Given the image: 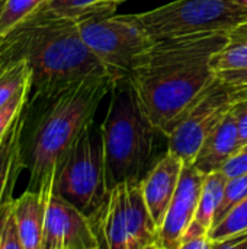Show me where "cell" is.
<instances>
[{
	"instance_id": "cell-1",
	"label": "cell",
	"mask_w": 247,
	"mask_h": 249,
	"mask_svg": "<svg viewBox=\"0 0 247 249\" xmlns=\"http://www.w3.org/2000/svg\"><path fill=\"white\" fill-rule=\"evenodd\" d=\"M115 79L108 71L89 74L57 90L32 95L22 111V160L29 171V191L52 188L54 177L95 114Z\"/></svg>"
},
{
	"instance_id": "cell-2",
	"label": "cell",
	"mask_w": 247,
	"mask_h": 249,
	"mask_svg": "<svg viewBox=\"0 0 247 249\" xmlns=\"http://www.w3.org/2000/svg\"><path fill=\"white\" fill-rule=\"evenodd\" d=\"M230 34L159 39L132 70V82L150 121L169 136L198 95L214 80L213 57Z\"/></svg>"
},
{
	"instance_id": "cell-3",
	"label": "cell",
	"mask_w": 247,
	"mask_h": 249,
	"mask_svg": "<svg viewBox=\"0 0 247 249\" xmlns=\"http://www.w3.org/2000/svg\"><path fill=\"white\" fill-rule=\"evenodd\" d=\"M19 60L32 71V95L108 71L82 39L76 20L38 12L0 38V64Z\"/></svg>"
},
{
	"instance_id": "cell-4",
	"label": "cell",
	"mask_w": 247,
	"mask_h": 249,
	"mask_svg": "<svg viewBox=\"0 0 247 249\" xmlns=\"http://www.w3.org/2000/svg\"><path fill=\"white\" fill-rule=\"evenodd\" d=\"M100 130L109 191L119 184H141L162 159H154L157 137L166 134L150 121L130 77L115 80Z\"/></svg>"
},
{
	"instance_id": "cell-5",
	"label": "cell",
	"mask_w": 247,
	"mask_h": 249,
	"mask_svg": "<svg viewBox=\"0 0 247 249\" xmlns=\"http://www.w3.org/2000/svg\"><path fill=\"white\" fill-rule=\"evenodd\" d=\"M134 16L154 41L204 34L233 35L247 28V7L229 0H175Z\"/></svg>"
},
{
	"instance_id": "cell-6",
	"label": "cell",
	"mask_w": 247,
	"mask_h": 249,
	"mask_svg": "<svg viewBox=\"0 0 247 249\" xmlns=\"http://www.w3.org/2000/svg\"><path fill=\"white\" fill-rule=\"evenodd\" d=\"M52 193L74 206L87 219L95 217L108 203L105 153L100 127L95 121L83 131L58 168Z\"/></svg>"
},
{
	"instance_id": "cell-7",
	"label": "cell",
	"mask_w": 247,
	"mask_h": 249,
	"mask_svg": "<svg viewBox=\"0 0 247 249\" xmlns=\"http://www.w3.org/2000/svg\"><path fill=\"white\" fill-rule=\"evenodd\" d=\"M76 22L87 48L115 80L130 77L156 42L134 15L100 12Z\"/></svg>"
},
{
	"instance_id": "cell-8",
	"label": "cell",
	"mask_w": 247,
	"mask_h": 249,
	"mask_svg": "<svg viewBox=\"0 0 247 249\" xmlns=\"http://www.w3.org/2000/svg\"><path fill=\"white\" fill-rule=\"evenodd\" d=\"M246 93V86L230 85L215 74L167 136V152L192 163L207 137Z\"/></svg>"
},
{
	"instance_id": "cell-9",
	"label": "cell",
	"mask_w": 247,
	"mask_h": 249,
	"mask_svg": "<svg viewBox=\"0 0 247 249\" xmlns=\"http://www.w3.org/2000/svg\"><path fill=\"white\" fill-rule=\"evenodd\" d=\"M99 247L90 220L74 206L51 193L41 249H95Z\"/></svg>"
},
{
	"instance_id": "cell-10",
	"label": "cell",
	"mask_w": 247,
	"mask_h": 249,
	"mask_svg": "<svg viewBox=\"0 0 247 249\" xmlns=\"http://www.w3.org/2000/svg\"><path fill=\"white\" fill-rule=\"evenodd\" d=\"M204 179L205 175L195 169L192 163L183 165L179 185L159 232L157 247L165 249H179L186 229L197 216Z\"/></svg>"
},
{
	"instance_id": "cell-11",
	"label": "cell",
	"mask_w": 247,
	"mask_h": 249,
	"mask_svg": "<svg viewBox=\"0 0 247 249\" xmlns=\"http://www.w3.org/2000/svg\"><path fill=\"white\" fill-rule=\"evenodd\" d=\"M183 165L185 162L181 158L167 152L140 184L144 201L159 231L179 185Z\"/></svg>"
},
{
	"instance_id": "cell-12",
	"label": "cell",
	"mask_w": 247,
	"mask_h": 249,
	"mask_svg": "<svg viewBox=\"0 0 247 249\" xmlns=\"http://www.w3.org/2000/svg\"><path fill=\"white\" fill-rule=\"evenodd\" d=\"M240 149L239 127L231 109L226 120L202 143L192 165L204 175L220 172Z\"/></svg>"
},
{
	"instance_id": "cell-13",
	"label": "cell",
	"mask_w": 247,
	"mask_h": 249,
	"mask_svg": "<svg viewBox=\"0 0 247 249\" xmlns=\"http://www.w3.org/2000/svg\"><path fill=\"white\" fill-rule=\"evenodd\" d=\"M52 188L41 191L26 190L13 200V216L25 249H41L44 236L45 213Z\"/></svg>"
},
{
	"instance_id": "cell-14",
	"label": "cell",
	"mask_w": 247,
	"mask_h": 249,
	"mask_svg": "<svg viewBox=\"0 0 247 249\" xmlns=\"http://www.w3.org/2000/svg\"><path fill=\"white\" fill-rule=\"evenodd\" d=\"M127 217L130 232L128 249H144L150 245H159L160 231L144 201L140 184H128Z\"/></svg>"
},
{
	"instance_id": "cell-15",
	"label": "cell",
	"mask_w": 247,
	"mask_h": 249,
	"mask_svg": "<svg viewBox=\"0 0 247 249\" xmlns=\"http://www.w3.org/2000/svg\"><path fill=\"white\" fill-rule=\"evenodd\" d=\"M127 201L128 184H119L111 190L108 203L100 212L102 229L109 249H128L130 245Z\"/></svg>"
},
{
	"instance_id": "cell-16",
	"label": "cell",
	"mask_w": 247,
	"mask_h": 249,
	"mask_svg": "<svg viewBox=\"0 0 247 249\" xmlns=\"http://www.w3.org/2000/svg\"><path fill=\"white\" fill-rule=\"evenodd\" d=\"M22 114L0 142V207L12 201V193L23 166L22 160Z\"/></svg>"
},
{
	"instance_id": "cell-17",
	"label": "cell",
	"mask_w": 247,
	"mask_h": 249,
	"mask_svg": "<svg viewBox=\"0 0 247 249\" xmlns=\"http://www.w3.org/2000/svg\"><path fill=\"white\" fill-rule=\"evenodd\" d=\"M116 7L114 0H47L38 13L79 20L100 12H115Z\"/></svg>"
},
{
	"instance_id": "cell-18",
	"label": "cell",
	"mask_w": 247,
	"mask_h": 249,
	"mask_svg": "<svg viewBox=\"0 0 247 249\" xmlns=\"http://www.w3.org/2000/svg\"><path fill=\"white\" fill-rule=\"evenodd\" d=\"M226 184H227V177L221 171L205 175L195 220H198L208 231L213 228L214 217L223 201Z\"/></svg>"
},
{
	"instance_id": "cell-19",
	"label": "cell",
	"mask_w": 247,
	"mask_h": 249,
	"mask_svg": "<svg viewBox=\"0 0 247 249\" xmlns=\"http://www.w3.org/2000/svg\"><path fill=\"white\" fill-rule=\"evenodd\" d=\"M26 88H32V71L26 61L0 64V108Z\"/></svg>"
},
{
	"instance_id": "cell-20",
	"label": "cell",
	"mask_w": 247,
	"mask_h": 249,
	"mask_svg": "<svg viewBox=\"0 0 247 249\" xmlns=\"http://www.w3.org/2000/svg\"><path fill=\"white\" fill-rule=\"evenodd\" d=\"M211 67L215 74L223 71L247 70V28L230 35V42L213 57Z\"/></svg>"
},
{
	"instance_id": "cell-21",
	"label": "cell",
	"mask_w": 247,
	"mask_h": 249,
	"mask_svg": "<svg viewBox=\"0 0 247 249\" xmlns=\"http://www.w3.org/2000/svg\"><path fill=\"white\" fill-rule=\"evenodd\" d=\"M47 0H6L0 15V38L6 36L19 23L26 20Z\"/></svg>"
},
{
	"instance_id": "cell-22",
	"label": "cell",
	"mask_w": 247,
	"mask_h": 249,
	"mask_svg": "<svg viewBox=\"0 0 247 249\" xmlns=\"http://www.w3.org/2000/svg\"><path fill=\"white\" fill-rule=\"evenodd\" d=\"M243 232H247V198L231 209L217 225H214L208 231V236L214 242L240 235Z\"/></svg>"
},
{
	"instance_id": "cell-23",
	"label": "cell",
	"mask_w": 247,
	"mask_h": 249,
	"mask_svg": "<svg viewBox=\"0 0 247 249\" xmlns=\"http://www.w3.org/2000/svg\"><path fill=\"white\" fill-rule=\"evenodd\" d=\"M247 198V174L240 175L231 179H227L226 190H224V197L220 204V209L214 217V225H217L231 209H234L237 204L245 201Z\"/></svg>"
},
{
	"instance_id": "cell-24",
	"label": "cell",
	"mask_w": 247,
	"mask_h": 249,
	"mask_svg": "<svg viewBox=\"0 0 247 249\" xmlns=\"http://www.w3.org/2000/svg\"><path fill=\"white\" fill-rule=\"evenodd\" d=\"M0 249H25L13 216V200L0 207Z\"/></svg>"
},
{
	"instance_id": "cell-25",
	"label": "cell",
	"mask_w": 247,
	"mask_h": 249,
	"mask_svg": "<svg viewBox=\"0 0 247 249\" xmlns=\"http://www.w3.org/2000/svg\"><path fill=\"white\" fill-rule=\"evenodd\" d=\"M31 90L32 88H26L19 95H16L10 102H7L4 107L0 108V142L4 139V136L7 134L13 123L17 120V117L22 114L26 102L29 101Z\"/></svg>"
},
{
	"instance_id": "cell-26",
	"label": "cell",
	"mask_w": 247,
	"mask_h": 249,
	"mask_svg": "<svg viewBox=\"0 0 247 249\" xmlns=\"http://www.w3.org/2000/svg\"><path fill=\"white\" fill-rule=\"evenodd\" d=\"M213 241L208 236V229L202 226L198 220L194 222L186 229L179 249H211Z\"/></svg>"
},
{
	"instance_id": "cell-27",
	"label": "cell",
	"mask_w": 247,
	"mask_h": 249,
	"mask_svg": "<svg viewBox=\"0 0 247 249\" xmlns=\"http://www.w3.org/2000/svg\"><path fill=\"white\" fill-rule=\"evenodd\" d=\"M227 179L240 177V175H246L247 174V146L242 147L223 168L221 171Z\"/></svg>"
},
{
	"instance_id": "cell-28",
	"label": "cell",
	"mask_w": 247,
	"mask_h": 249,
	"mask_svg": "<svg viewBox=\"0 0 247 249\" xmlns=\"http://www.w3.org/2000/svg\"><path fill=\"white\" fill-rule=\"evenodd\" d=\"M233 114L239 127V139L240 146H247V93L233 107Z\"/></svg>"
},
{
	"instance_id": "cell-29",
	"label": "cell",
	"mask_w": 247,
	"mask_h": 249,
	"mask_svg": "<svg viewBox=\"0 0 247 249\" xmlns=\"http://www.w3.org/2000/svg\"><path fill=\"white\" fill-rule=\"evenodd\" d=\"M211 249H247V232L221 241H214Z\"/></svg>"
},
{
	"instance_id": "cell-30",
	"label": "cell",
	"mask_w": 247,
	"mask_h": 249,
	"mask_svg": "<svg viewBox=\"0 0 247 249\" xmlns=\"http://www.w3.org/2000/svg\"><path fill=\"white\" fill-rule=\"evenodd\" d=\"M220 79L230 85H237V86H246L247 88V70H234V71H223L217 73Z\"/></svg>"
},
{
	"instance_id": "cell-31",
	"label": "cell",
	"mask_w": 247,
	"mask_h": 249,
	"mask_svg": "<svg viewBox=\"0 0 247 249\" xmlns=\"http://www.w3.org/2000/svg\"><path fill=\"white\" fill-rule=\"evenodd\" d=\"M100 212H102V210H100ZM100 212H99L95 217L89 219L90 223H92V226H93V229L96 231V235H98V239H99V247L95 249H109L108 248V244H106V239H105V235H103V229H102Z\"/></svg>"
},
{
	"instance_id": "cell-32",
	"label": "cell",
	"mask_w": 247,
	"mask_h": 249,
	"mask_svg": "<svg viewBox=\"0 0 247 249\" xmlns=\"http://www.w3.org/2000/svg\"><path fill=\"white\" fill-rule=\"evenodd\" d=\"M229 1H231L237 6H242V7H247V0H229Z\"/></svg>"
},
{
	"instance_id": "cell-33",
	"label": "cell",
	"mask_w": 247,
	"mask_h": 249,
	"mask_svg": "<svg viewBox=\"0 0 247 249\" xmlns=\"http://www.w3.org/2000/svg\"><path fill=\"white\" fill-rule=\"evenodd\" d=\"M4 1H6V0H0V15H1V10H3V6H4Z\"/></svg>"
},
{
	"instance_id": "cell-34",
	"label": "cell",
	"mask_w": 247,
	"mask_h": 249,
	"mask_svg": "<svg viewBox=\"0 0 247 249\" xmlns=\"http://www.w3.org/2000/svg\"><path fill=\"white\" fill-rule=\"evenodd\" d=\"M144 249H157V245H150V247H147V248Z\"/></svg>"
},
{
	"instance_id": "cell-35",
	"label": "cell",
	"mask_w": 247,
	"mask_h": 249,
	"mask_svg": "<svg viewBox=\"0 0 247 249\" xmlns=\"http://www.w3.org/2000/svg\"><path fill=\"white\" fill-rule=\"evenodd\" d=\"M114 1H115L116 4H119V0H114Z\"/></svg>"
},
{
	"instance_id": "cell-36",
	"label": "cell",
	"mask_w": 247,
	"mask_h": 249,
	"mask_svg": "<svg viewBox=\"0 0 247 249\" xmlns=\"http://www.w3.org/2000/svg\"><path fill=\"white\" fill-rule=\"evenodd\" d=\"M124 1H127V0H119V3H124Z\"/></svg>"
},
{
	"instance_id": "cell-37",
	"label": "cell",
	"mask_w": 247,
	"mask_h": 249,
	"mask_svg": "<svg viewBox=\"0 0 247 249\" xmlns=\"http://www.w3.org/2000/svg\"><path fill=\"white\" fill-rule=\"evenodd\" d=\"M157 249H165V248H162V247H157Z\"/></svg>"
}]
</instances>
